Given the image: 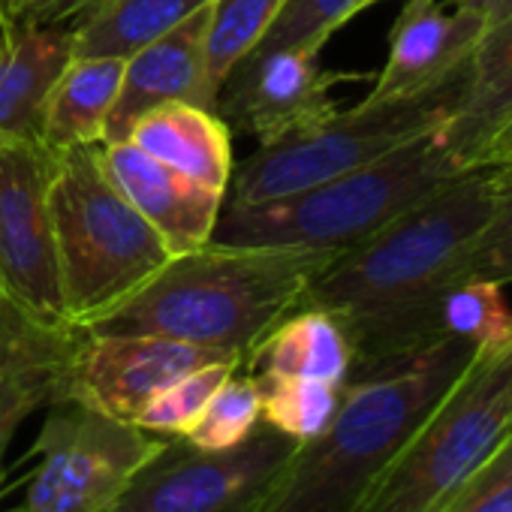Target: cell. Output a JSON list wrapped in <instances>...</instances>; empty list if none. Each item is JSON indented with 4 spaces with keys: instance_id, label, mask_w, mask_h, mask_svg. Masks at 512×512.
Returning <instances> with one entry per match:
<instances>
[{
    "instance_id": "obj_1",
    "label": "cell",
    "mask_w": 512,
    "mask_h": 512,
    "mask_svg": "<svg viewBox=\"0 0 512 512\" xmlns=\"http://www.w3.org/2000/svg\"><path fill=\"white\" fill-rule=\"evenodd\" d=\"M464 281L512 284V166H470L308 284L299 308L332 314L353 350L350 377L401 365L410 314Z\"/></svg>"
},
{
    "instance_id": "obj_2",
    "label": "cell",
    "mask_w": 512,
    "mask_h": 512,
    "mask_svg": "<svg viewBox=\"0 0 512 512\" xmlns=\"http://www.w3.org/2000/svg\"><path fill=\"white\" fill-rule=\"evenodd\" d=\"M335 256V250L314 247L208 241L175 253L151 281L82 332L151 335L244 359L302 305L308 284Z\"/></svg>"
},
{
    "instance_id": "obj_3",
    "label": "cell",
    "mask_w": 512,
    "mask_h": 512,
    "mask_svg": "<svg viewBox=\"0 0 512 512\" xmlns=\"http://www.w3.org/2000/svg\"><path fill=\"white\" fill-rule=\"evenodd\" d=\"M476 356L479 347L446 338L401 365L347 380L332 422L296 443L256 512H353Z\"/></svg>"
},
{
    "instance_id": "obj_4",
    "label": "cell",
    "mask_w": 512,
    "mask_h": 512,
    "mask_svg": "<svg viewBox=\"0 0 512 512\" xmlns=\"http://www.w3.org/2000/svg\"><path fill=\"white\" fill-rule=\"evenodd\" d=\"M464 172L458 157L431 130L392 154L311 190L260 205L223 202L211 241L353 250L440 184Z\"/></svg>"
},
{
    "instance_id": "obj_5",
    "label": "cell",
    "mask_w": 512,
    "mask_h": 512,
    "mask_svg": "<svg viewBox=\"0 0 512 512\" xmlns=\"http://www.w3.org/2000/svg\"><path fill=\"white\" fill-rule=\"evenodd\" d=\"M49 205L64 308L76 329L124 302L175 256L106 175L97 145L55 154Z\"/></svg>"
},
{
    "instance_id": "obj_6",
    "label": "cell",
    "mask_w": 512,
    "mask_h": 512,
    "mask_svg": "<svg viewBox=\"0 0 512 512\" xmlns=\"http://www.w3.org/2000/svg\"><path fill=\"white\" fill-rule=\"evenodd\" d=\"M512 431V341L479 350L353 512H443Z\"/></svg>"
},
{
    "instance_id": "obj_7",
    "label": "cell",
    "mask_w": 512,
    "mask_h": 512,
    "mask_svg": "<svg viewBox=\"0 0 512 512\" xmlns=\"http://www.w3.org/2000/svg\"><path fill=\"white\" fill-rule=\"evenodd\" d=\"M464 76L467 64L431 91L377 106L359 103L353 109H338L311 130L260 145L232 169V193L226 202L260 205L287 199L440 130L461 100Z\"/></svg>"
},
{
    "instance_id": "obj_8",
    "label": "cell",
    "mask_w": 512,
    "mask_h": 512,
    "mask_svg": "<svg viewBox=\"0 0 512 512\" xmlns=\"http://www.w3.org/2000/svg\"><path fill=\"white\" fill-rule=\"evenodd\" d=\"M133 422L61 398L34 443V470L19 512H106L166 446Z\"/></svg>"
},
{
    "instance_id": "obj_9",
    "label": "cell",
    "mask_w": 512,
    "mask_h": 512,
    "mask_svg": "<svg viewBox=\"0 0 512 512\" xmlns=\"http://www.w3.org/2000/svg\"><path fill=\"white\" fill-rule=\"evenodd\" d=\"M293 449L296 440L263 422L241 446L220 452L169 437L106 512H256Z\"/></svg>"
},
{
    "instance_id": "obj_10",
    "label": "cell",
    "mask_w": 512,
    "mask_h": 512,
    "mask_svg": "<svg viewBox=\"0 0 512 512\" xmlns=\"http://www.w3.org/2000/svg\"><path fill=\"white\" fill-rule=\"evenodd\" d=\"M52 172L55 154L43 142H0V296L40 323L70 326L49 205Z\"/></svg>"
},
{
    "instance_id": "obj_11",
    "label": "cell",
    "mask_w": 512,
    "mask_h": 512,
    "mask_svg": "<svg viewBox=\"0 0 512 512\" xmlns=\"http://www.w3.org/2000/svg\"><path fill=\"white\" fill-rule=\"evenodd\" d=\"M350 76L320 64L314 49H278L244 58L217 91L214 112L229 130L260 145L281 142L323 124L338 112L332 88Z\"/></svg>"
},
{
    "instance_id": "obj_12",
    "label": "cell",
    "mask_w": 512,
    "mask_h": 512,
    "mask_svg": "<svg viewBox=\"0 0 512 512\" xmlns=\"http://www.w3.org/2000/svg\"><path fill=\"white\" fill-rule=\"evenodd\" d=\"M238 353L193 347L151 335L82 332L67 368V398L106 416L133 422L136 413L172 380ZM241 359V356H238Z\"/></svg>"
},
{
    "instance_id": "obj_13",
    "label": "cell",
    "mask_w": 512,
    "mask_h": 512,
    "mask_svg": "<svg viewBox=\"0 0 512 512\" xmlns=\"http://www.w3.org/2000/svg\"><path fill=\"white\" fill-rule=\"evenodd\" d=\"M485 28L470 10H443L437 0H404L389 34L386 64L362 103L404 100L443 85L467 64Z\"/></svg>"
},
{
    "instance_id": "obj_14",
    "label": "cell",
    "mask_w": 512,
    "mask_h": 512,
    "mask_svg": "<svg viewBox=\"0 0 512 512\" xmlns=\"http://www.w3.org/2000/svg\"><path fill=\"white\" fill-rule=\"evenodd\" d=\"M97 154L115 187L160 232L172 253H187L211 241L226 193L199 184L130 142H103Z\"/></svg>"
},
{
    "instance_id": "obj_15",
    "label": "cell",
    "mask_w": 512,
    "mask_h": 512,
    "mask_svg": "<svg viewBox=\"0 0 512 512\" xmlns=\"http://www.w3.org/2000/svg\"><path fill=\"white\" fill-rule=\"evenodd\" d=\"M211 4L187 16L181 25L151 40L130 58H124V79L118 100L106 121L103 142H127L133 124L175 100H187L214 109V97L205 85V34H208ZM100 142V145H103Z\"/></svg>"
},
{
    "instance_id": "obj_16",
    "label": "cell",
    "mask_w": 512,
    "mask_h": 512,
    "mask_svg": "<svg viewBox=\"0 0 512 512\" xmlns=\"http://www.w3.org/2000/svg\"><path fill=\"white\" fill-rule=\"evenodd\" d=\"M73 58V28L13 22L0 37V142H40L52 85Z\"/></svg>"
},
{
    "instance_id": "obj_17",
    "label": "cell",
    "mask_w": 512,
    "mask_h": 512,
    "mask_svg": "<svg viewBox=\"0 0 512 512\" xmlns=\"http://www.w3.org/2000/svg\"><path fill=\"white\" fill-rule=\"evenodd\" d=\"M127 142L211 190L226 193L232 181V130L214 109L187 100L163 103L133 124Z\"/></svg>"
},
{
    "instance_id": "obj_18",
    "label": "cell",
    "mask_w": 512,
    "mask_h": 512,
    "mask_svg": "<svg viewBox=\"0 0 512 512\" xmlns=\"http://www.w3.org/2000/svg\"><path fill=\"white\" fill-rule=\"evenodd\" d=\"M512 118V16L485 28L464 76L455 112L440 127L443 145L470 169L488 139Z\"/></svg>"
},
{
    "instance_id": "obj_19",
    "label": "cell",
    "mask_w": 512,
    "mask_h": 512,
    "mask_svg": "<svg viewBox=\"0 0 512 512\" xmlns=\"http://www.w3.org/2000/svg\"><path fill=\"white\" fill-rule=\"evenodd\" d=\"M353 368V350L341 323L320 308H296L275 323L241 359L253 377H308L344 386Z\"/></svg>"
},
{
    "instance_id": "obj_20",
    "label": "cell",
    "mask_w": 512,
    "mask_h": 512,
    "mask_svg": "<svg viewBox=\"0 0 512 512\" xmlns=\"http://www.w3.org/2000/svg\"><path fill=\"white\" fill-rule=\"evenodd\" d=\"M121 79L124 58L73 55L49 91L40 121V142L52 154L100 145Z\"/></svg>"
},
{
    "instance_id": "obj_21",
    "label": "cell",
    "mask_w": 512,
    "mask_h": 512,
    "mask_svg": "<svg viewBox=\"0 0 512 512\" xmlns=\"http://www.w3.org/2000/svg\"><path fill=\"white\" fill-rule=\"evenodd\" d=\"M211 0H97L73 22V55L130 58Z\"/></svg>"
},
{
    "instance_id": "obj_22",
    "label": "cell",
    "mask_w": 512,
    "mask_h": 512,
    "mask_svg": "<svg viewBox=\"0 0 512 512\" xmlns=\"http://www.w3.org/2000/svg\"><path fill=\"white\" fill-rule=\"evenodd\" d=\"M287 0H211L205 34V85L217 103L220 85L229 73L260 46Z\"/></svg>"
},
{
    "instance_id": "obj_23",
    "label": "cell",
    "mask_w": 512,
    "mask_h": 512,
    "mask_svg": "<svg viewBox=\"0 0 512 512\" xmlns=\"http://www.w3.org/2000/svg\"><path fill=\"white\" fill-rule=\"evenodd\" d=\"M256 383L263 398V425L296 443L317 437L332 422L344 389L308 377H256Z\"/></svg>"
},
{
    "instance_id": "obj_24",
    "label": "cell",
    "mask_w": 512,
    "mask_h": 512,
    "mask_svg": "<svg viewBox=\"0 0 512 512\" xmlns=\"http://www.w3.org/2000/svg\"><path fill=\"white\" fill-rule=\"evenodd\" d=\"M235 371H241V359L229 356V359H217V362H208L202 368L181 374L136 413L133 425L160 437H184L190 425L199 419V413L205 410V404L211 401V395Z\"/></svg>"
},
{
    "instance_id": "obj_25",
    "label": "cell",
    "mask_w": 512,
    "mask_h": 512,
    "mask_svg": "<svg viewBox=\"0 0 512 512\" xmlns=\"http://www.w3.org/2000/svg\"><path fill=\"white\" fill-rule=\"evenodd\" d=\"M263 422V398L260 383L250 374H232L211 395L199 419L190 425L184 440L196 449H235L241 446Z\"/></svg>"
},
{
    "instance_id": "obj_26",
    "label": "cell",
    "mask_w": 512,
    "mask_h": 512,
    "mask_svg": "<svg viewBox=\"0 0 512 512\" xmlns=\"http://www.w3.org/2000/svg\"><path fill=\"white\" fill-rule=\"evenodd\" d=\"M82 329L49 326L0 296V374L10 368H70Z\"/></svg>"
},
{
    "instance_id": "obj_27",
    "label": "cell",
    "mask_w": 512,
    "mask_h": 512,
    "mask_svg": "<svg viewBox=\"0 0 512 512\" xmlns=\"http://www.w3.org/2000/svg\"><path fill=\"white\" fill-rule=\"evenodd\" d=\"M383 4V0H287L275 25L266 31L247 58L269 55L278 49H314L323 52V46L362 10Z\"/></svg>"
},
{
    "instance_id": "obj_28",
    "label": "cell",
    "mask_w": 512,
    "mask_h": 512,
    "mask_svg": "<svg viewBox=\"0 0 512 512\" xmlns=\"http://www.w3.org/2000/svg\"><path fill=\"white\" fill-rule=\"evenodd\" d=\"M61 398H67V368H10L0 374V476L19 425Z\"/></svg>"
},
{
    "instance_id": "obj_29",
    "label": "cell",
    "mask_w": 512,
    "mask_h": 512,
    "mask_svg": "<svg viewBox=\"0 0 512 512\" xmlns=\"http://www.w3.org/2000/svg\"><path fill=\"white\" fill-rule=\"evenodd\" d=\"M443 512H512V431L467 476Z\"/></svg>"
},
{
    "instance_id": "obj_30",
    "label": "cell",
    "mask_w": 512,
    "mask_h": 512,
    "mask_svg": "<svg viewBox=\"0 0 512 512\" xmlns=\"http://www.w3.org/2000/svg\"><path fill=\"white\" fill-rule=\"evenodd\" d=\"M97 0H31V7L22 13L19 22L28 25H67L88 13Z\"/></svg>"
},
{
    "instance_id": "obj_31",
    "label": "cell",
    "mask_w": 512,
    "mask_h": 512,
    "mask_svg": "<svg viewBox=\"0 0 512 512\" xmlns=\"http://www.w3.org/2000/svg\"><path fill=\"white\" fill-rule=\"evenodd\" d=\"M473 166H512V118L488 139Z\"/></svg>"
},
{
    "instance_id": "obj_32",
    "label": "cell",
    "mask_w": 512,
    "mask_h": 512,
    "mask_svg": "<svg viewBox=\"0 0 512 512\" xmlns=\"http://www.w3.org/2000/svg\"><path fill=\"white\" fill-rule=\"evenodd\" d=\"M452 7L476 13L488 28L512 16V0H452Z\"/></svg>"
},
{
    "instance_id": "obj_33",
    "label": "cell",
    "mask_w": 512,
    "mask_h": 512,
    "mask_svg": "<svg viewBox=\"0 0 512 512\" xmlns=\"http://www.w3.org/2000/svg\"><path fill=\"white\" fill-rule=\"evenodd\" d=\"M28 7H31V0H4V10H7L10 22H19Z\"/></svg>"
},
{
    "instance_id": "obj_34",
    "label": "cell",
    "mask_w": 512,
    "mask_h": 512,
    "mask_svg": "<svg viewBox=\"0 0 512 512\" xmlns=\"http://www.w3.org/2000/svg\"><path fill=\"white\" fill-rule=\"evenodd\" d=\"M10 16H7V10H4V0H0V37H4L7 31H10Z\"/></svg>"
}]
</instances>
